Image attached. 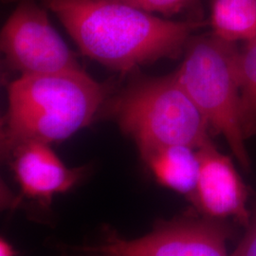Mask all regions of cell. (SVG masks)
<instances>
[{
	"label": "cell",
	"mask_w": 256,
	"mask_h": 256,
	"mask_svg": "<svg viewBox=\"0 0 256 256\" xmlns=\"http://www.w3.org/2000/svg\"><path fill=\"white\" fill-rule=\"evenodd\" d=\"M212 34L236 43L256 38V0H212Z\"/></svg>",
	"instance_id": "cell-10"
},
{
	"label": "cell",
	"mask_w": 256,
	"mask_h": 256,
	"mask_svg": "<svg viewBox=\"0 0 256 256\" xmlns=\"http://www.w3.org/2000/svg\"><path fill=\"white\" fill-rule=\"evenodd\" d=\"M7 158L22 192L41 202H50L56 194L66 192L82 174V168H68L50 144L42 142L21 144Z\"/></svg>",
	"instance_id": "cell-8"
},
{
	"label": "cell",
	"mask_w": 256,
	"mask_h": 256,
	"mask_svg": "<svg viewBox=\"0 0 256 256\" xmlns=\"http://www.w3.org/2000/svg\"><path fill=\"white\" fill-rule=\"evenodd\" d=\"M216 220L182 221L132 240L110 238L92 250L104 256H229L230 232Z\"/></svg>",
	"instance_id": "cell-6"
},
{
	"label": "cell",
	"mask_w": 256,
	"mask_h": 256,
	"mask_svg": "<svg viewBox=\"0 0 256 256\" xmlns=\"http://www.w3.org/2000/svg\"><path fill=\"white\" fill-rule=\"evenodd\" d=\"M106 88L82 70L22 75L8 86V108L1 122L6 158L27 142L50 144L72 137L92 122Z\"/></svg>",
	"instance_id": "cell-2"
},
{
	"label": "cell",
	"mask_w": 256,
	"mask_h": 256,
	"mask_svg": "<svg viewBox=\"0 0 256 256\" xmlns=\"http://www.w3.org/2000/svg\"><path fill=\"white\" fill-rule=\"evenodd\" d=\"M0 37L5 64L20 76L82 70L46 10L32 0L19 3L3 25Z\"/></svg>",
	"instance_id": "cell-5"
},
{
	"label": "cell",
	"mask_w": 256,
	"mask_h": 256,
	"mask_svg": "<svg viewBox=\"0 0 256 256\" xmlns=\"http://www.w3.org/2000/svg\"><path fill=\"white\" fill-rule=\"evenodd\" d=\"M84 54L120 72L182 54L200 19L171 20L118 0H46Z\"/></svg>",
	"instance_id": "cell-1"
},
{
	"label": "cell",
	"mask_w": 256,
	"mask_h": 256,
	"mask_svg": "<svg viewBox=\"0 0 256 256\" xmlns=\"http://www.w3.org/2000/svg\"><path fill=\"white\" fill-rule=\"evenodd\" d=\"M140 154L162 185L192 198L200 174L196 149L174 144L150 148Z\"/></svg>",
	"instance_id": "cell-9"
},
{
	"label": "cell",
	"mask_w": 256,
	"mask_h": 256,
	"mask_svg": "<svg viewBox=\"0 0 256 256\" xmlns=\"http://www.w3.org/2000/svg\"><path fill=\"white\" fill-rule=\"evenodd\" d=\"M16 252L5 239L0 240V256H16Z\"/></svg>",
	"instance_id": "cell-14"
},
{
	"label": "cell",
	"mask_w": 256,
	"mask_h": 256,
	"mask_svg": "<svg viewBox=\"0 0 256 256\" xmlns=\"http://www.w3.org/2000/svg\"><path fill=\"white\" fill-rule=\"evenodd\" d=\"M150 14L174 16L183 12L196 9L202 0H118Z\"/></svg>",
	"instance_id": "cell-12"
},
{
	"label": "cell",
	"mask_w": 256,
	"mask_h": 256,
	"mask_svg": "<svg viewBox=\"0 0 256 256\" xmlns=\"http://www.w3.org/2000/svg\"><path fill=\"white\" fill-rule=\"evenodd\" d=\"M246 228V234L230 256H256V203Z\"/></svg>",
	"instance_id": "cell-13"
},
{
	"label": "cell",
	"mask_w": 256,
	"mask_h": 256,
	"mask_svg": "<svg viewBox=\"0 0 256 256\" xmlns=\"http://www.w3.org/2000/svg\"><path fill=\"white\" fill-rule=\"evenodd\" d=\"M240 118L246 138L256 134V38L239 50Z\"/></svg>",
	"instance_id": "cell-11"
},
{
	"label": "cell",
	"mask_w": 256,
	"mask_h": 256,
	"mask_svg": "<svg viewBox=\"0 0 256 256\" xmlns=\"http://www.w3.org/2000/svg\"><path fill=\"white\" fill-rule=\"evenodd\" d=\"M200 174L190 200L212 220L232 218L247 227L252 212L248 209L247 186L228 156L212 142L198 149Z\"/></svg>",
	"instance_id": "cell-7"
},
{
	"label": "cell",
	"mask_w": 256,
	"mask_h": 256,
	"mask_svg": "<svg viewBox=\"0 0 256 256\" xmlns=\"http://www.w3.org/2000/svg\"><path fill=\"white\" fill-rule=\"evenodd\" d=\"M238 50L212 34L192 36L174 72L178 81L207 120L212 133L226 138L244 169L250 158L240 118Z\"/></svg>",
	"instance_id": "cell-3"
},
{
	"label": "cell",
	"mask_w": 256,
	"mask_h": 256,
	"mask_svg": "<svg viewBox=\"0 0 256 256\" xmlns=\"http://www.w3.org/2000/svg\"><path fill=\"white\" fill-rule=\"evenodd\" d=\"M113 112L140 152L174 144L198 150L212 142L207 120L174 72L130 84L114 102Z\"/></svg>",
	"instance_id": "cell-4"
}]
</instances>
